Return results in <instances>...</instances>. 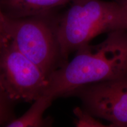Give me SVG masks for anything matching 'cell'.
<instances>
[{"instance_id":"3","label":"cell","mask_w":127,"mask_h":127,"mask_svg":"<svg viewBox=\"0 0 127 127\" xmlns=\"http://www.w3.org/2000/svg\"><path fill=\"white\" fill-rule=\"evenodd\" d=\"M55 11L21 18L8 19L11 41L48 78L60 67V48L56 34Z\"/></svg>"},{"instance_id":"11","label":"cell","mask_w":127,"mask_h":127,"mask_svg":"<svg viewBox=\"0 0 127 127\" xmlns=\"http://www.w3.org/2000/svg\"><path fill=\"white\" fill-rule=\"evenodd\" d=\"M124 1H125V3H126V4L127 5V0H124Z\"/></svg>"},{"instance_id":"9","label":"cell","mask_w":127,"mask_h":127,"mask_svg":"<svg viewBox=\"0 0 127 127\" xmlns=\"http://www.w3.org/2000/svg\"><path fill=\"white\" fill-rule=\"evenodd\" d=\"M12 104L0 90V126L5 127L15 118L12 113Z\"/></svg>"},{"instance_id":"4","label":"cell","mask_w":127,"mask_h":127,"mask_svg":"<svg viewBox=\"0 0 127 127\" xmlns=\"http://www.w3.org/2000/svg\"><path fill=\"white\" fill-rule=\"evenodd\" d=\"M47 85V76L11 41L0 51V90L10 102H33Z\"/></svg>"},{"instance_id":"8","label":"cell","mask_w":127,"mask_h":127,"mask_svg":"<svg viewBox=\"0 0 127 127\" xmlns=\"http://www.w3.org/2000/svg\"><path fill=\"white\" fill-rule=\"evenodd\" d=\"M73 112L75 114L76 120L74 124L78 127H105L102 123L95 118L90 112L85 109L80 107H76L74 109Z\"/></svg>"},{"instance_id":"5","label":"cell","mask_w":127,"mask_h":127,"mask_svg":"<svg viewBox=\"0 0 127 127\" xmlns=\"http://www.w3.org/2000/svg\"><path fill=\"white\" fill-rule=\"evenodd\" d=\"M70 96L78 97L85 110L111 126L127 127V77L85 85Z\"/></svg>"},{"instance_id":"2","label":"cell","mask_w":127,"mask_h":127,"mask_svg":"<svg viewBox=\"0 0 127 127\" xmlns=\"http://www.w3.org/2000/svg\"><path fill=\"white\" fill-rule=\"evenodd\" d=\"M120 30L127 31V5L124 0H74L57 21L60 67L68 61L71 53L88 45L95 36Z\"/></svg>"},{"instance_id":"10","label":"cell","mask_w":127,"mask_h":127,"mask_svg":"<svg viewBox=\"0 0 127 127\" xmlns=\"http://www.w3.org/2000/svg\"><path fill=\"white\" fill-rule=\"evenodd\" d=\"M11 41L8 30V19L3 12L0 4V51Z\"/></svg>"},{"instance_id":"6","label":"cell","mask_w":127,"mask_h":127,"mask_svg":"<svg viewBox=\"0 0 127 127\" xmlns=\"http://www.w3.org/2000/svg\"><path fill=\"white\" fill-rule=\"evenodd\" d=\"M74 0H0L5 15L10 18H21L54 12Z\"/></svg>"},{"instance_id":"1","label":"cell","mask_w":127,"mask_h":127,"mask_svg":"<svg viewBox=\"0 0 127 127\" xmlns=\"http://www.w3.org/2000/svg\"><path fill=\"white\" fill-rule=\"evenodd\" d=\"M127 77V31L108 33L103 42L81 48L71 61L48 78L45 94L55 99L69 96L77 88Z\"/></svg>"},{"instance_id":"7","label":"cell","mask_w":127,"mask_h":127,"mask_svg":"<svg viewBox=\"0 0 127 127\" xmlns=\"http://www.w3.org/2000/svg\"><path fill=\"white\" fill-rule=\"evenodd\" d=\"M54 99L44 95L33 102L32 106L21 117L14 118L6 125L8 127H42L51 125L50 118H44L46 109L51 105Z\"/></svg>"}]
</instances>
